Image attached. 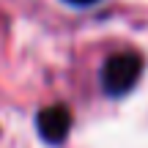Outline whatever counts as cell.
Returning <instances> with one entry per match:
<instances>
[{
    "instance_id": "6da1fadb",
    "label": "cell",
    "mask_w": 148,
    "mask_h": 148,
    "mask_svg": "<svg viewBox=\"0 0 148 148\" xmlns=\"http://www.w3.org/2000/svg\"><path fill=\"white\" fill-rule=\"evenodd\" d=\"M145 60L140 52H115L104 60L99 71V82L101 90H104L110 99H121V96H129L134 88H137L140 77H143Z\"/></svg>"
},
{
    "instance_id": "3957f363",
    "label": "cell",
    "mask_w": 148,
    "mask_h": 148,
    "mask_svg": "<svg viewBox=\"0 0 148 148\" xmlns=\"http://www.w3.org/2000/svg\"><path fill=\"white\" fill-rule=\"evenodd\" d=\"M66 5H71V8H90V5H96L99 0H63Z\"/></svg>"
},
{
    "instance_id": "7a4b0ae2",
    "label": "cell",
    "mask_w": 148,
    "mask_h": 148,
    "mask_svg": "<svg viewBox=\"0 0 148 148\" xmlns=\"http://www.w3.org/2000/svg\"><path fill=\"white\" fill-rule=\"evenodd\" d=\"M74 126L71 110L66 104H49L36 112V134L44 145H63Z\"/></svg>"
}]
</instances>
